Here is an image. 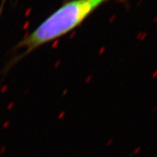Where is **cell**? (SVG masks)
Returning <instances> with one entry per match:
<instances>
[{
	"label": "cell",
	"mask_w": 157,
	"mask_h": 157,
	"mask_svg": "<svg viewBox=\"0 0 157 157\" xmlns=\"http://www.w3.org/2000/svg\"><path fill=\"white\" fill-rule=\"evenodd\" d=\"M105 1L107 0H70L63 4L17 43L15 50L23 48L24 51L12 58L2 73H7L16 63L37 48L76 29Z\"/></svg>",
	"instance_id": "1"
}]
</instances>
